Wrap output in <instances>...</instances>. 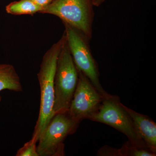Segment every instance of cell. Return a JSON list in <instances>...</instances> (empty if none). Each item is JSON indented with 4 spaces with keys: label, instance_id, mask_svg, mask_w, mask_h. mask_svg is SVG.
Instances as JSON below:
<instances>
[{
    "label": "cell",
    "instance_id": "cell-1",
    "mask_svg": "<svg viewBox=\"0 0 156 156\" xmlns=\"http://www.w3.org/2000/svg\"><path fill=\"white\" fill-rule=\"evenodd\" d=\"M66 40L64 34L43 56L37 74L41 89V104L37 121L32 136L39 140L53 117L54 77L58 54Z\"/></svg>",
    "mask_w": 156,
    "mask_h": 156
},
{
    "label": "cell",
    "instance_id": "cell-2",
    "mask_svg": "<svg viewBox=\"0 0 156 156\" xmlns=\"http://www.w3.org/2000/svg\"><path fill=\"white\" fill-rule=\"evenodd\" d=\"M79 74L66 37L58 54L54 77L53 115L67 112L77 84Z\"/></svg>",
    "mask_w": 156,
    "mask_h": 156
},
{
    "label": "cell",
    "instance_id": "cell-3",
    "mask_svg": "<svg viewBox=\"0 0 156 156\" xmlns=\"http://www.w3.org/2000/svg\"><path fill=\"white\" fill-rule=\"evenodd\" d=\"M93 6L92 0H53L40 13L57 16L89 41L92 36Z\"/></svg>",
    "mask_w": 156,
    "mask_h": 156
},
{
    "label": "cell",
    "instance_id": "cell-4",
    "mask_svg": "<svg viewBox=\"0 0 156 156\" xmlns=\"http://www.w3.org/2000/svg\"><path fill=\"white\" fill-rule=\"evenodd\" d=\"M64 24L66 42L77 69L88 78L104 98L113 97L101 87L97 66L89 49V41L74 28Z\"/></svg>",
    "mask_w": 156,
    "mask_h": 156
},
{
    "label": "cell",
    "instance_id": "cell-5",
    "mask_svg": "<svg viewBox=\"0 0 156 156\" xmlns=\"http://www.w3.org/2000/svg\"><path fill=\"white\" fill-rule=\"evenodd\" d=\"M88 119L111 126L125 134L132 145L148 149L136 132L131 118L116 98H103L99 108Z\"/></svg>",
    "mask_w": 156,
    "mask_h": 156
},
{
    "label": "cell",
    "instance_id": "cell-6",
    "mask_svg": "<svg viewBox=\"0 0 156 156\" xmlns=\"http://www.w3.org/2000/svg\"><path fill=\"white\" fill-rule=\"evenodd\" d=\"M78 124L67 112L55 115L38 141L37 151L39 156L64 155L63 141L75 131Z\"/></svg>",
    "mask_w": 156,
    "mask_h": 156
},
{
    "label": "cell",
    "instance_id": "cell-7",
    "mask_svg": "<svg viewBox=\"0 0 156 156\" xmlns=\"http://www.w3.org/2000/svg\"><path fill=\"white\" fill-rule=\"evenodd\" d=\"M78 71L77 84L67 113L79 124L97 111L104 98L88 78L79 70Z\"/></svg>",
    "mask_w": 156,
    "mask_h": 156
},
{
    "label": "cell",
    "instance_id": "cell-8",
    "mask_svg": "<svg viewBox=\"0 0 156 156\" xmlns=\"http://www.w3.org/2000/svg\"><path fill=\"white\" fill-rule=\"evenodd\" d=\"M131 118L135 130L147 147L156 153V124L147 116L136 112L121 103Z\"/></svg>",
    "mask_w": 156,
    "mask_h": 156
},
{
    "label": "cell",
    "instance_id": "cell-9",
    "mask_svg": "<svg viewBox=\"0 0 156 156\" xmlns=\"http://www.w3.org/2000/svg\"><path fill=\"white\" fill-rule=\"evenodd\" d=\"M22 92V85L13 66L0 63V92L2 90Z\"/></svg>",
    "mask_w": 156,
    "mask_h": 156
},
{
    "label": "cell",
    "instance_id": "cell-10",
    "mask_svg": "<svg viewBox=\"0 0 156 156\" xmlns=\"http://www.w3.org/2000/svg\"><path fill=\"white\" fill-rule=\"evenodd\" d=\"M43 9L30 0H20L9 4L6 7V11L13 15L33 14L40 12Z\"/></svg>",
    "mask_w": 156,
    "mask_h": 156
},
{
    "label": "cell",
    "instance_id": "cell-11",
    "mask_svg": "<svg viewBox=\"0 0 156 156\" xmlns=\"http://www.w3.org/2000/svg\"><path fill=\"white\" fill-rule=\"evenodd\" d=\"M119 156H155L156 153L148 149L136 147L130 142L118 149Z\"/></svg>",
    "mask_w": 156,
    "mask_h": 156
},
{
    "label": "cell",
    "instance_id": "cell-12",
    "mask_svg": "<svg viewBox=\"0 0 156 156\" xmlns=\"http://www.w3.org/2000/svg\"><path fill=\"white\" fill-rule=\"evenodd\" d=\"M38 141L35 136H32L31 139L26 143L22 147L17 151L16 156H39L37 151V143Z\"/></svg>",
    "mask_w": 156,
    "mask_h": 156
},
{
    "label": "cell",
    "instance_id": "cell-13",
    "mask_svg": "<svg viewBox=\"0 0 156 156\" xmlns=\"http://www.w3.org/2000/svg\"><path fill=\"white\" fill-rule=\"evenodd\" d=\"M37 5L44 9L45 7L52 2L53 0H30Z\"/></svg>",
    "mask_w": 156,
    "mask_h": 156
},
{
    "label": "cell",
    "instance_id": "cell-14",
    "mask_svg": "<svg viewBox=\"0 0 156 156\" xmlns=\"http://www.w3.org/2000/svg\"><path fill=\"white\" fill-rule=\"evenodd\" d=\"M106 1V0H92V2H93V6L98 7Z\"/></svg>",
    "mask_w": 156,
    "mask_h": 156
},
{
    "label": "cell",
    "instance_id": "cell-15",
    "mask_svg": "<svg viewBox=\"0 0 156 156\" xmlns=\"http://www.w3.org/2000/svg\"><path fill=\"white\" fill-rule=\"evenodd\" d=\"M1 101H2V97L0 96V104H1Z\"/></svg>",
    "mask_w": 156,
    "mask_h": 156
}]
</instances>
